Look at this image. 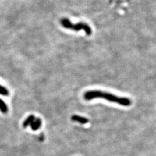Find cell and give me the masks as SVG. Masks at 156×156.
<instances>
[{"mask_svg": "<svg viewBox=\"0 0 156 156\" xmlns=\"http://www.w3.org/2000/svg\"><path fill=\"white\" fill-rule=\"evenodd\" d=\"M9 91L6 87L0 84V94L4 96H8L9 95Z\"/></svg>", "mask_w": 156, "mask_h": 156, "instance_id": "cell-7", "label": "cell"}, {"mask_svg": "<svg viewBox=\"0 0 156 156\" xmlns=\"http://www.w3.org/2000/svg\"><path fill=\"white\" fill-rule=\"evenodd\" d=\"M71 120L82 124H86L89 122V120L86 117L80 116L79 115H73L71 117Z\"/></svg>", "mask_w": 156, "mask_h": 156, "instance_id": "cell-3", "label": "cell"}, {"mask_svg": "<svg viewBox=\"0 0 156 156\" xmlns=\"http://www.w3.org/2000/svg\"><path fill=\"white\" fill-rule=\"evenodd\" d=\"M84 98L86 101L92 100L95 98H102L124 106H129L132 104V101L128 98L118 97L116 95L100 90H91L86 92L84 94Z\"/></svg>", "mask_w": 156, "mask_h": 156, "instance_id": "cell-1", "label": "cell"}, {"mask_svg": "<svg viewBox=\"0 0 156 156\" xmlns=\"http://www.w3.org/2000/svg\"><path fill=\"white\" fill-rule=\"evenodd\" d=\"M0 111L2 113L6 114L8 112V108L5 102L0 98Z\"/></svg>", "mask_w": 156, "mask_h": 156, "instance_id": "cell-6", "label": "cell"}, {"mask_svg": "<svg viewBox=\"0 0 156 156\" xmlns=\"http://www.w3.org/2000/svg\"><path fill=\"white\" fill-rule=\"evenodd\" d=\"M60 24L64 28L69 29L75 31H84L87 35H91L92 34V30L89 26L84 23H78L76 24H73L69 19L67 18H63L60 20Z\"/></svg>", "mask_w": 156, "mask_h": 156, "instance_id": "cell-2", "label": "cell"}, {"mask_svg": "<svg viewBox=\"0 0 156 156\" xmlns=\"http://www.w3.org/2000/svg\"><path fill=\"white\" fill-rule=\"evenodd\" d=\"M41 125H42L41 119L39 117H38V118L35 117L33 122L31 123V124L30 125V127H31V129H33V131H37V130L39 129L40 127H41Z\"/></svg>", "mask_w": 156, "mask_h": 156, "instance_id": "cell-4", "label": "cell"}, {"mask_svg": "<svg viewBox=\"0 0 156 156\" xmlns=\"http://www.w3.org/2000/svg\"><path fill=\"white\" fill-rule=\"evenodd\" d=\"M35 117L34 115L29 116L24 121V122L23 123V127L24 128H27L28 126H30L31 124V123L33 122V121L35 120Z\"/></svg>", "mask_w": 156, "mask_h": 156, "instance_id": "cell-5", "label": "cell"}]
</instances>
